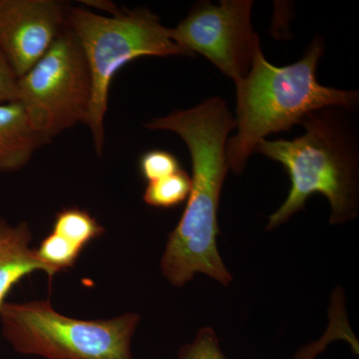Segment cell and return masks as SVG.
<instances>
[{
  "mask_svg": "<svg viewBox=\"0 0 359 359\" xmlns=\"http://www.w3.org/2000/svg\"><path fill=\"white\" fill-rule=\"evenodd\" d=\"M148 129L166 130L185 142L192 159V187L179 224L170 233L161 271L172 285L182 287L196 273H204L228 287L233 276L219 256V199L229 166L228 135L235 119L224 99H208L187 110L155 118Z\"/></svg>",
  "mask_w": 359,
  "mask_h": 359,
  "instance_id": "cell-1",
  "label": "cell"
},
{
  "mask_svg": "<svg viewBox=\"0 0 359 359\" xmlns=\"http://www.w3.org/2000/svg\"><path fill=\"white\" fill-rule=\"evenodd\" d=\"M323 40L314 37L304 57L294 65L278 67L259 50L247 76L236 82L237 134L226 141L229 169L240 175L248 159L266 136L289 131L311 113L330 107L353 109L358 93L323 86L316 68L323 54Z\"/></svg>",
  "mask_w": 359,
  "mask_h": 359,
  "instance_id": "cell-2",
  "label": "cell"
},
{
  "mask_svg": "<svg viewBox=\"0 0 359 359\" xmlns=\"http://www.w3.org/2000/svg\"><path fill=\"white\" fill-rule=\"evenodd\" d=\"M332 108V107H330ZM330 108L301 122L304 135L292 140L259 142L256 152L280 163L290 175V192L269 217L266 230L287 223L304 209L313 194L327 197L332 224L353 221L358 214V162L354 142Z\"/></svg>",
  "mask_w": 359,
  "mask_h": 359,
  "instance_id": "cell-3",
  "label": "cell"
},
{
  "mask_svg": "<svg viewBox=\"0 0 359 359\" xmlns=\"http://www.w3.org/2000/svg\"><path fill=\"white\" fill-rule=\"evenodd\" d=\"M67 23L79 40L91 73L92 100L86 125L96 154L101 156L110 85L118 71L144 56L190 55L172 39L171 28L146 7L105 16L69 6Z\"/></svg>",
  "mask_w": 359,
  "mask_h": 359,
  "instance_id": "cell-4",
  "label": "cell"
},
{
  "mask_svg": "<svg viewBox=\"0 0 359 359\" xmlns=\"http://www.w3.org/2000/svg\"><path fill=\"white\" fill-rule=\"evenodd\" d=\"M2 334L14 351L47 359H134L137 313L84 320L59 313L49 301L6 302L0 308Z\"/></svg>",
  "mask_w": 359,
  "mask_h": 359,
  "instance_id": "cell-5",
  "label": "cell"
},
{
  "mask_svg": "<svg viewBox=\"0 0 359 359\" xmlns=\"http://www.w3.org/2000/svg\"><path fill=\"white\" fill-rule=\"evenodd\" d=\"M92 78L79 40L65 26L49 50L18 78V100L32 128L49 144L57 135L86 125Z\"/></svg>",
  "mask_w": 359,
  "mask_h": 359,
  "instance_id": "cell-6",
  "label": "cell"
},
{
  "mask_svg": "<svg viewBox=\"0 0 359 359\" xmlns=\"http://www.w3.org/2000/svg\"><path fill=\"white\" fill-rule=\"evenodd\" d=\"M252 8L250 0L201 2L171 28L172 39L189 55L196 52L205 56L236 83L247 76L261 50L252 25Z\"/></svg>",
  "mask_w": 359,
  "mask_h": 359,
  "instance_id": "cell-7",
  "label": "cell"
},
{
  "mask_svg": "<svg viewBox=\"0 0 359 359\" xmlns=\"http://www.w3.org/2000/svg\"><path fill=\"white\" fill-rule=\"evenodd\" d=\"M68 8L56 0H0V51L18 78L49 50L67 25Z\"/></svg>",
  "mask_w": 359,
  "mask_h": 359,
  "instance_id": "cell-8",
  "label": "cell"
},
{
  "mask_svg": "<svg viewBox=\"0 0 359 359\" xmlns=\"http://www.w3.org/2000/svg\"><path fill=\"white\" fill-rule=\"evenodd\" d=\"M32 241V230L26 222L11 224L0 218V308L25 276L35 271H43L49 278L56 273L40 261L35 249L30 248Z\"/></svg>",
  "mask_w": 359,
  "mask_h": 359,
  "instance_id": "cell-9",
  "label": "cell"
},
{
  "mask_svg": "<svg viewBox=\"0 0 359 359\" xmlns=\"http://www.w3.org/2000/svg\"><path fill=\"white\" fill-rule=\"evenodd\" d=\"M45 144L20 102L0 104V173L20 171Z\"/></svg>",
  "mask_w": 359,
  "mask_h": 359,
  "instance_id": "cell-10",
  "label": "cell"
},
{
  "mask_svg": "<svg viewBox=\"0 0 359 359\" xmlns=\"http://www.w3.org/2000/svg\"><path fill=\"white\" fill-rule=\"evenodd\" d=\"M105 228L85 210L68 208L56 214L52 233L69 241L79 249L102 237Z\"/></svg>",
  "mask_w": 359,
  "mask_h": 359,
  "instance_id": "cell-11",
  "label": "cell"
},
{
  "mask_svg": "<svg viewBox=\"0 0 359 359\" xmlns=\"http://www.w3.org/2000/svg\"><path fill=\"white\" fill-rule=\"evenodd\" d=\"M327 342L323 339L304 347L295 356V359H316L318 354L327 348ZM178 359H228L219 346L218 335L214 328H201L192 342L180 348Z\"/></svg>",
  "mask_w": 359,
  "mask_h": 359,
  "instance_id": "cell-12",
  "label": "cell"
},
{
  "mask_svg": "<svg viewBox=\"0 0 359 359\" xmlns=\"http://www.w3.org/2000/svg\"><path fill=\"white\" fill-rule=\"evenodd\" d=\"M192 180L184 170H180L167 178L148 183L144 192V202L161 209H171L188 199Z\"/></svg>",
  "mask_w": 359,
  "mask_h": 359,
  "instance_id": "cell-13",
  "label": "cell"
},
{
  "mask_svg": "<svg viewBox=\"0 0 359 359\" xmlns=\"http://www.w3.org/2000/svg\"><path fill=\"white\" fill-rule=\"evenodd\" d=\"M35 252L42 263L57 273L73 268L83 250L65 238L51 233L42 240Z\"/></svg>",
  "mask_w": 359,
  "mask_h": 359,
  "instance_id": "cell-14",
  "label": "cell"
},
{
  "mask_svg": "<svg viewBox=\"0 0 359 359\" xmlns=\"http://www.w3.org/2000/svg\"><path fill=\"white\" fill-rule=\"evenodd\" d=\"M139 169L144 180L150 182L167 178L181 170L175 155L164 150H151L142 155Z\"/></svg>",
  "mask_w": 359,
  "mask_h": 359,
  "instance_id": "cell-15",
  "label": "cell"
},
{
  "mask_svg": "<svg viewBox=\"0 0 359 359\" xmlns=\"http://www.w3.org/2000/svg\"><path fill=\"white\" fill-rule=\"evenodd\" d=\"M18 78L0 51V104L18 102Z\"/></svg>",
  "mask_w": 359,
  "mask_h": 359,
  "instance_id": "cell-16",
  "label": "cell"
},
{
  "mask_svg": "<svg viewBox=\"0 0 359 359\" xmlns=\"http://www.w3.org/2000/svg\"><path fill=\"white\" fill-rule=\"evenodd\" d=\"M82 4L94 7V8L98 9V11L109 13L111 15H116V14L120 11V9L118 8L113 2L105 1V0H103V1H101V0H98V1H93V0H91V1H82Z\"/></svg>",
  "mask_w": 359,
  "mask_h": 359,
  "instance_id": "cell-17",
  "label": "cell"
}]
</instances>
